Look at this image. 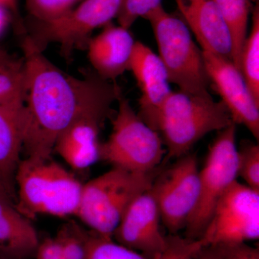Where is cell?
Returning <instances> with one entry per match:
<instances>
[{"label": "cell", "instance_id": "cell-1", "mask_svg": "<svg viewBox=\"0 0 259 259\" xmlns=\"http://www.w3.org/2000/svg\"><path fill=\"white\" fill-rule=\"evenodd\" d=\"M25 79V157H52L54 144L76 121L107 119L122 96L117 83L97 74L77 78L66 74L46 57L29 36L22 44Z\"/></svg>", "mask_w": 259, "mask_h": 259}, {"label": "cell", "instance_id": "cell-2", "mask_svg": "<svg viewBox=\"0 0 259 259\" xmlns=\"http://www.w3.org/2000/svg\"><path fill=\"white\" fill-rule=\"evenodd\" d=\"M140 117L161 136L168 159L185 156L206 135L234 123L222 102L211 95L180 91H171L158 106Z\"/></svg>", "mask_w": 259, "mask_h": 259}, {"label": "cell", "instance_id": "cell-3", "mask_svg": "<svg viewBox=\"0 0 259 259\" xmlns=\"http://www.w3.org/2000/svg\"><path fill=\"white\" fill-rule=\"evenodd\" d=\"M15 183V208L30 221L42 214L76 216L83 184L52 157L21 159Z\"/></svg>", "mask_w": 259, "mask_h": 259}, {"label": "cell", "instance_id": "cell-4", "mask_svg": "<svg viewBox=\"0 0 259 259\" xmlns=\"http://www.w3.org/2000/svg\"><path fill=\"white\" fill-rule=\"evenodd\" d=\"M152 173L142 174L112 167L83 184L76 216L90 231L112 238L129 206L140 194L151 189Z\"/></svg>", "mask_w": 259, "mask_h": 259}, {"label": "cell", "instance_id": "cell-5", "mask_svg": "<svg viewBox=\"0 0 259 259\" xmlns=\"http://www.w3.org/2000/svg\"><path fill=\"white\" fill-rule=\"evenodd\" d=\"M149 22L157 44L158 56L168 75V81L182 93L209 96L210 86L202 49L194 41L185 22L170 14L161 5L149 12Z\"/></svg>", "mask_w": 259, "mask_h": 259}, {"label": "cell", "instance_id": "cell-6", "mask_svg": "<svg viewBox=\"0 0 259 259\" xmlns=\"http://www.w3.org/2000/svg\"><path fill=\"white\" fill-rule=\"evenodd\" d=\"M117 103L111 134L100 145V160L127 171L152 173L166 156L163 140L140 117L127 99L122 96Z\"/></svg>", "mask_w": 259, "mask_h": 259}, {"label": "cell", "instance_id": "cell-7", "mask_svg": "<svg viewBox=\"0 0 259 259\" xmlns=\"http://www.w3.org/2000/svg\"><path fill=\"white\" fill-rule=\"evenodd\" d=\"M236 124L219 131L209 146L203 167L199 169L197 204L185 228V238L198 240L218 201L238 177Z\"/></svg>", "mask_w": 259, "mask_h": 259}, {"label": "cell", "instance_id": "cell-8", "mask_svg": "<svg viewBox=\"0 0 259 259\" xmlns=\"http://www.w3.org/2000/svg\"><path fill=\"white\" fill-rule=\"evenodd\" d=\"M259 238V192L238 181L218 201L203 234L202 248L247 243Z\"/></svg>", "mask_w": 259, "mask_h": 259}, {"label": "cell", "instance_id": "cell-9", "mask_svg": "<svg viewBox=\"0 0 259 259\" xmlns=\"http://www.w3.org/2000/svg\"><path fill=\"white\" fill-rule=\"evenodd\" d=\"M124 0H82L64 16L47 22H37L30 36L42 51L50 44H59L64 55L88 45L94 30L105 27L117 18Z\"/></svg>", "mask_w": 259, "mask_h": 259}, {"label": "cell", "instance_id": "cell-10", "mask_svg": "<svg viewBox=\"0 0 259 259\" xmlns=\"http://www.w3.org/2000/svg\"><path fill=\"white\" fill-rule=\"evenodd\" d=\"M199 173L197 156L189 153L153 180L151 191L170 234L184 229L193 212L198 199Z\"/></svg>", "mask_w": 259, "mask_h": 259}, {"label": "cell", "instance_id": "cell-11", "mask_svg": "<svg viewBox=\"0 0 259 259\" xmlns=\"http://www.w3.org/2000/svg\"><path fill=\"white\" fill-rule=\"evenodd\" d=\"M210 86L221 97L236 125H244L259 139V103L247 86L241 71L231 59L201 48Z\"/></svg>", "mask_w": 259, "mask_h": 259}, {"label": "cell", "instance_id": "cell-12", "mask_svg": "<svg viewBox=\"0 0 259 259\" xmlns=\"http://www.w3.org/2000/svg\"><path fill=\"white\" fill-rule=\"evenodd\" d=\"M161 221L158 204L149 189L129 206L112 239L148 258L160 259L167 243V236L162 233Z\"/></svg>", "mask_w": 259, "mask_h": 259}, {"label": "cell", "instance_id": "cell-13", "mask_svg": "<svg viewBox=\"0 0 259 259\" xmlns=\"http://www.w3.org/2000/svg\"><path fill=\"white\" fill-rule=\"evenodd\" d=\"M129 29L107 24L89 40L88 59L99 77L114 82L128 71L136 44Z\"/></svg>", "mask_w": 259, "mask_h": 259}, {"label": "cell", "instance_id": "cell-14", "mask_svg": "<svg viewBox=\"0 0 259 259\" xmlns=\"http://www.w3.org/2000/svg\"><path fill=\"white\" fill-rule=\"evenodd\" d=\"M175 1L199 47L232 61L231 36L214 0Z\"/></svg>", "mask_w": 259, "mask_h": 259}, {"label": "cell", "instance_id": "cell-15", "mask_svg": "<svg viewBox=\"0 0 259 259\" xmlns=\"http://www.w3.org/2000/svg\"><path fill=\"white\" fill-rule=\"evenodd\" d=\"M25 94L0 101V178L16 196L15 177L23 152Z\"/></svg>", "mask_w": 259, "mask_h": 259}, {"label": "cell", "instance_id": "cell-16", "mask_svg": "<svg viewBox=\"0 0 259 259\" xmlns=\"http://www.w3.org/2000/svg\"><path fill=\"white\" fill-rule=\"evenodd\" d=\"M106 119L86 117L76 121L59 136L54 152L75 171L88 169L100 160V134Z\"/></svg>", "mask_w": 259, "mask_h": 259}, {"label": "cell", "instance_id": "cell-17", "mask_svg": "<svg viewBox=\"0 0 259 259\" xmlns=\"http://www.w3.org/2000/svg\"><path fill=\"white\" fill-rule=\"evenodd\" d=\"M129 70L141 93L139 116L158 106L171 93L168 75L161 59L143 42H136Z\"/></svg>", "mask_w": 259, "mask_h": 259}, {"label": "cell", "instance_id": "cell-18", "mask_svg": "<svg viewBox=\"0 0 259 259\" xmlns=\"http://www.w3.org/2000/svg\"><path fill=\"white\" fill-rule=\"evenodd\" d=\"M40 241L31 221L0 197V259L34 258Z\"/></svg>", "mask_w": 259, "mask_h": 259}, {"label": "cell", "instance_id": "cell-19", "mask_svg": "<svg viewBox=\"0 0 259 259\" xmlns=\"http://www.w3.org/2000/svg\"><path fill=\"white\" fill-rule=\"evenodd\" d=\"M214 1L231 36L232 61L240 70L242 49L248 35V20L255 3L253 0Z\"/></svg>", "mask_w": 259, "mask_h": 259}, {"label": "cell", "instance_id": "cell-20", "mask_svg": "<svg viewBox=\"0 0 259 259\" xmlns=\"http://www.w3.org/2000/svg\"><path fill=\"white\" fill-rule=\"evenodd\" d=\"M251 28L242 49L240 70L250 93L259 103V5L251 11Z\"/></svg>", "mask_w": 259, "mask_h": 259}, {"label": "cell", "instance_id": "cell-21", "mask_svg": "<svg viewBox=\"0 0 259 259\" xmlns=\"http://www.w3.org/2000/svg\"><path fill=\"white\" fill-rule=\"evenodd\" d=\"M90 231L74 221L65 223L54 237L64 259H90Z\"/></svg>", "mask_w": 259, "mask_h": 259}, {"label": "cell", "instance_id": "cell-22", "mask_svg": "<svg viewBox=\"0 0 259 259\" xmlns=\"http://www.w3.org/2000/svg\"><path fill=\"white\" fill-rule=\"evenodd\" d=\"M89 257L90 259H150L112 238L99 236L92 231L89 238Z\"/></svg>", "mask_w": 259, "mask_h": 259}, {"label": "cell", "instance_id": "cell-23", "mask_svg": "<svg viewBox=\"0 0 259 259\" xmlns=\"http://www.w3.org/2000/svg\"><path fill=\"white\" fill-rule=\"evenodd\" d=\"M238 177L252 190L259 192V146L251 141H243L237 148Z\"/></svg>", "mask_w": 259, "mask_h": 259}, {"label": "cell", "instance_id": "cell-24", "mask_svg": "<svg viewBox=\"0 0 259 259\" xmlns=\"http://www.w3.org/2000/svg\"><path fill=\"white\" fill-rule=\"evenodd\" d=\"M82 0H26L28 13L37 22L47 23L64 16Z\"/></svg>", "mask_w": 259, "mask_h": 259}, {"label": "cell", "instance_id": "cell-25", "mask_svg": "<svg viewBox=\"0 0 259 259\" xmlns=\"http://www.w3.org/2000/svg\"><path fill=\"white\" fill-rule=\"evenodd\" d=\"M161 5V0H124L117 17L118 25L130 29L138 19Z\"/></svg>", "mask_w": 259, "mask_h": 259}, {"label": "cell", "instance_id": "cell-26", "mask_svg": "<svg viewBox=\"0 0 259 259\" xmlns=\"http://www.w3.org/2000/svg\"><path fill=\"white\" fill-rule=\"evenodd\" d=\"M202 248L197 240L170 234L167 236L166 248L160 259H197Z\"/></svg>", "mask_w": 259, "mask_h": 259}, {"label": "cell", "instance_id": "cell-27", "mask_svg": "<svg viewBox=\"0 0 259 259\" xmlns=\"http://www.w3.org/2000/svg\"><path fill=\"white\" fill-rule=\"evenodd\" d=\"M25 94L23 65L20 69L0 71V101Z\"/></svg>", "mask_w": 259, "mask_h": 259}, {"label": "cell", "instance_id": "cell-28", "mask_svg": "<svg viewBox=\"0 0 259 259\" xmlns=\"http://www.w3.org/2000/svg\"><path fill=\"white\" fill-rule=\"evenodd\" d=\"M218 247L222 251L223 259H259L258 248L247 243Z\"/></svg>", "mask_w": 259, "mask_h": 259}, {"label": "cell", "instance_id": "cell-29", "mask_svg": "<svg viewBox=\"0 0 259 259\" xmlns=\"http://www.w3.org/2000/svg\"><path fill=\"white\" fill-rule=\"evenodd\" d=\"M34 258L64 259L55 238H47L40 241Z\"/></svg>", "mask_w": 259, "mask_h": 259}, {"label": "cell", "instance_id": "cell-30", "mask_svg": "<svg viewBox=\"0 0 259 259\" xmlns=\"http://www.w3.org/2000/svg\"><path fill=\"white\" fill-rule=\"evenodd\" d=\"M23 66V62L17 61L7 51L0 47V71L18 69Z\"/></svg>", "mask_w": 259, "mask_h": 259}, {"label": "cell", "instance_id": "cell-31", "mask_svg": "<svg viewBox=\"0 0 259 259\" xmlns=\"http://www.w3.org/2000/svg\"><path fill=\"white\" fill-rule=\"evenodd\" d=\"M197 259H223V256L219 247L208 246L200 250Z\"/></svg>", "mask_w": 259, "mask_h": 259}, {"label": "cell", "instance_id": "cell-32", "mask_svg": "<svg viewBox=\"0 0 259 259\" xmlns=\"http://www.w3.org/2000/svg\"><path fill=\"white\" fill-rule=\"evenodd\" d=\"M0 197L8 199L14 204L16 201V196L8 188L1 178H0Z\"/></svg>", "mask_w": 259, "mask_h": 259}, {"label": "cell", "instance_id": "cell-33", "mask_svg": "<svg viewBox=\"0 0 259 259\" xmlns=\"http://www.w3.org/2000/svg\"><path fill=\"white\" fill-rule=\"evenodd\" d=\"M0 6L7 8L16 13L17 3L16 0H0Z\"/></svg>", "mask_w": 259, "mask_h": 259}, {"label": "cell", "instance_id": "cell-34", "mask_svg": "<svg viewBox=\"0 0 259 259\" xmlns=\"http://www.w3.org/2000/svg\"><path fill=\"white\" fill-rule=\"evenodd\" d=\"M4 8L0 6V31L4 28L5 23L7 22V16L4 11Z\"/></svg>", "mask_w": 259, "mask_h": 259}, {"label": "cell", "instance_id": "cell-35", "mask_svg": "<svg viewBox=\"0 0 259 259\" xmlns=\"http://www.w3.org/2000/svg\"><path fill=\"white\" fill-rule=\"evenodd\" d=\"M257 1H258V0H253V3H256Z\"/></svg>", "mask_w": 259, "mask_h": 259}]
</instances>
